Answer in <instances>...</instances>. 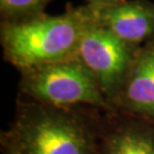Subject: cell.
<instances>
[{
    "mask_svg": "<svg viewBox=\"0 0 154 154\" xmlns=\"http://www.w3.org/2000/svg\"><path fill=\"white\" fill-rule=\"evenodd\" d=\"M92 107L61 108L18 95L15 114L0 136L13 154H97L101 112Z\"/></svg>",
    "mask_w": 154,
    "mask_h": 154,
    "instance_id": "obj_1",
    "label": "cell"
},
{
    "mask_svg": "<svg viewBox=\"0 0 154 154\" xmlns=\"http://www.w3.org/2000/svg\"><path fill=\"white\" fill-rule=\"evenodd\" d=\"M93 4H68L63 13H47L0 24L3 59L18 71L74 56L85 30L93 22Z\"/></svg>",
    "mask_w": 154,
    "mask_h": 154,
    "instance_id": "obj_2",
    "label": "cell"
},
{
    "mask_svg": "<svg viewBox=\"0 0 154 154\" xmlns=\"http://www.w3.org/2000/svg\"><path fill=\"white\" fill-rule=\"evenodd\" d=\"M18 72L19 96L61 108L112 110L93 75L75 55Z\"/></svg>",
    "mask_w": 154,
    "mask_h": 154,
    "instance_id": "obj_3",
    "label": "cell"
},
{
    "mask_svg": "<svg viewBox=\"0 0 154 154\" xmlns=\"http://www.w3.org/2000/svg\"><path fill=\"white\" fill-rule=\"evenodd\" d=\"M137 48L121 41L95 20L80 40L75 56L93 75L111 109Z\"/></svg>",
    "mask_w": 154,
    "mask_h": 154,
    "instance_id": "obj_4",
    "label": "cell"
},
{
    "mask_svg": "<svg viewBox=\"0 0 154 154\" xmlns=\"http://www.w3.org/2000/svg\"><path fill=\"white\" fill-rule=\"evenodd\" d=\"M94 20L126 44L140 47L154 39V1L92 3Z\"/></svg>",
    "mask_w": 154,
    "mask_h": 154,
    "instance_id": "obj_5",
    "label": "cell"
},
{
    "mask_svg": "<svg viewBox=\"0 0 154 154\" xmlns=\"http://www.w3.org/2000/svg\"><path fill=\"white\" fill-rule=\"evenodd\" d=\"M112 111L154 124V39L137 48Z\"/></svg>",
    "mask_w": 154,
    "mask_h": 154,
    "instance_id": "obj_6",
    "label": "cell"
},
{
    "mask_svg": "<svg viewBox=\"0 0 154 154\" xmlns=\"http://www.w3.org/2000/svg\"><path fill=\"white\" fill-rule=\"evenodd\" d=\"M97 154H154V124L112 110L102 111Z\"/></svg>",
    "mask_w": 154,
    "mask_h": 154,
    "instance_id": "obj_7",
    "label": "cell"
},
{
    "mask_svg": "<svg viewBox=\"0 0 154 154\" xmlns=\"http://www.w3.org/2000/svg\"><path fill=\"white\" fill-rule=\"evenodd\" d=\"M53 0H0V17L3 22H18L46 13Z\"/></svg>",
    "mask_w": 154,
    "mask_h": 154,
    "instance_id": "obj_8",
    "label": "cell"
},
{
    "mask_svg": "<svg viewBox=\"0 0 154 154\" xmlns=\"http://www.w3.org/2000/svg\"><path fill=\"white\" fill-rule=\"evenodd\" d=\"M87 3H107V2H112L115 0H86Z\"/></svg>",
    "mask_w": 154,
    "mask_h": 154,
    "instance_id": "obj_9",
    "label": "cell"
},
{
    "mask_svg": "<svg viewBox=\"0 0 154 154\" xmlns=\"http://www.w3.org/2000/svg\"><path fill=\"white\" fill-rule=\"evenodd\" d=\"M2 154H13V153H11L9 151H6V150H2Z\"/></svg>",
    "mask_w": 154,
    "mask_h": 154,
    "instance_id": "obj_10",
    "label": "cell"
}]
</instances>
